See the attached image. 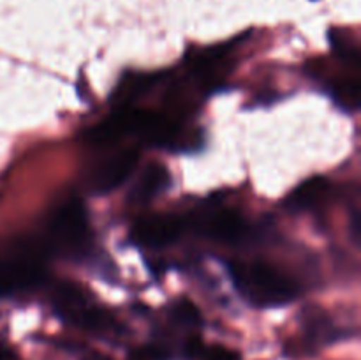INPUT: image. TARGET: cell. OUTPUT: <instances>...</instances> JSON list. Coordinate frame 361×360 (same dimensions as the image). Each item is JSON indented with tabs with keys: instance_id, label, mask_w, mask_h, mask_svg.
<instances>
[{
	"instance_id": "cell-4",
	"label": "cell",
	"mask_w": 361,
	"mask_h": 360,
	"mask_svg": "<svg viewBox=\"0 0 361 360\" xmlns=\"http://www.w3.org/2000/svg\"><path fill=\"white\" fill-rule=\"evenodd\" d=\"M44 279V263L39 251H18L0 258V299L34 288Z\"/></svg>"
},
{
	"instance_id": "cell-9",
	"label": "cell",
	"mask_w": 361,
	"mask_h": 360,
	"mask_svg": "<svg viewBox=\"0 0 361 360\" xmlns=\"http://www.w3.org/2000/svg\"><path fill=\"white\" fill-rule=\"evenodd\" d=\"M330 186L323 176H314L300 184L288 198V208L293 212L309 210L326 198Z\"/></svg>"
},
{
	"instance_id": "cell-5",
	"label": "cell",
	"mask_w": 361,
	"mask_h": 360,
	"mask_svg": "<svg viewBox=\"0 0 361 360\" xmlns=\"http://www.w3.org/2000/svg\"><path fill=\"white\" fill-rule=\"evenodd\" d=\"M187 222L173 214L145 215L134 224L133 236L137 244L152 249H159L180 239Z\"/></svg>"
},
{
	"instance_id": "cell-6",
	"label": "cell",
	"mask_w": 361,
	"mask_h": 360,
	"mask_svg": "<svg viewBox=\"0 0 361 360\" xmlns=\"http://www.w3.org/2000/svg\"><path fill=\"white\" fill-rule=\"evenodd\" d=\"M137 161H140V152L136 148H127V150L109 157L92 173V189L99 194L115 191L133 175Z\"/></svg>"
},
{
	"instance_id": "cell-8",
	"label": "cell",
	"mask_w": 361,
	"mask_h": 360,
	"mask_svg": "<svg viewBox=\"0 0 361 360\" xmlns=\"http://www.w3.org/2000/svg\"><path fill=\"white\" fill-rule=\"evenodd\" d=\"M169 182H171V175H169L168 168H164L162 164L148 166L143 169L136 186L130 191V201L137 205L150 203L162 191L168 189Z\"/></svg>"
},
{
	"instance_id": "cell-14",
	"label": "cell",
	"mask_w": 361,
	"mask_h": 360,
	"mask_svg": "<svg viewBox=\"0 0 361 360\" xmlns=\"http://www.w3.org/2000/svg\"><path fill=\"white\" fill-rule=\"evenodd\" d=\"M129 360H171L168 349L162 344H143L134 349L129 355Z\"/></svg>"
},
{
	"instance_id": "cell-11",
	"label": "cell",
	"mask_w": 361,
	"mask_h": 360,
	"mask_svg": "<svg viewBox=\"0 0 361 360\" xmlns=\"http://www.w3.org/2000/svg\"><path fill=\"white\" fill-rule=\"evenodd\" d=\"M331 97L341 108L355 112L360 106V85L356 80H342L331 87Z\"/></svg>"
},
{
	"instance_id": "cell-12",
	"label": "cell",
	"mask_w": 361,
	"mask_h": 360,
	"mask_svg": "<svg viewBox=\"0 0 361 360\" xmlns=\"http://www.w3.org/2000/svg\"><path fill=\"white\" fill-rule=\"evenodd\" d=\"M152 83H154L152 76H133L130 80H126L120 85L118 90L115 92V101L122 104V108H126L134 99L140 97Z\"/></svg>"
},
{
	"instance_id": "cell-2",
	"label": "cell",
	"mask_w": 361,
	"mask_h": 360,
	"mask_svg": "<svg viewBox=\"0 0 361 360\" xmlns=\"http://www.w3.org/2000/svg\"><path fill=\"white\" fill-rule=\"evenodd\" d=\"M53 309L67 323H73L83 330L109 332L115 328L111 314L92 306L80 286L74 282H60L53 293Z\"/></svg>"
},
{
	"instance_id": "cell-15",
	"label": "cell",
	"mask_w": 361,
	"mask_h": 360,
	"mask_svg": "<svg viewBox=\"0 0 361 360\" xmlns=\"http://www.w3.org/2000/svg\"><path fill=\"white\" fill-rule=\"evenodd\" d=\"M353 239L358 242L360 239V215L355 214V217H353Z\"/></svg>"
},
{
	"instance_id": "cell-7",
	"label": "cell",
	"mask_w": 361,
	"mask_h": 360,
	"mask_svg": "<svg viewBox=\"0 0 361 360\" xmlns=\"http://www.w3.org/2000/svg\"><path fill=\"white\" fill-rule=\"evenodd\" d=\"M196 229L204 236L221 242H236L245 232V222L236 212L228 208H217L210 214L196 219Z\"/></svg>"
},
{
	"instance_id": "cell-17",
	"label": "cell",
	"mask_w": 361,
	"mask_h": 360,
	"mask_svg": "<svg viewBox=\"0 0 361 360\" xmlns=\"http://www.w3.org/2000/svg\"><path fill=\"white\" fill-rule=\"evenodd\" d=\"M85 360H109V359H106L104 355H90V356H87Z\"/></svg>"
},
{
	"instance_id": "cell-16",
	"label": "cell",
	"mask_w": 361,
	"mask_h": 360,
	"mask_svg": "<svg viewBox=\"0 0 361 360\" xmlns=\"http://www.w3.org/2000/svg\"><path fill=\"white\" fill-rule=\"evenodd\" d=\"M0 360H16L14 359V353L11 349H7L6 346H0Z\"/></svg>"
},
{
	"instance_id": "cell-3",
	"label": "cell",
	"mask_w": 361,
	"mask_h": 360,
	"mask_svg": "<svg viewBox=\"0 0 361 360\" xmlns=\"http://www.w3.org/2000/svg\"><path fill=\"white\" fill-rule=\"evenodd\" d=\"M48 244L51 251L66 254H78L87 249L88 221L81 201H67L56 210L49 222Z\"/></svg>"
},
{
	"instance_id": "cell-13",
	"label": "cell",
	"mask_w": 361,
	"mask_h": 360,
	"mask_svg": "<svg viewBox=\"0 0 361 360\" xmlns=\"http://www.w3.org/2000/svg\"><path fill=\"white\" fill-rule=\"evenodd\" d=\"M173 320L187 328H196L201 325V314L197 307L189 300H178L171 309Z\"/></svg>"
},
{
	"instance_id": "cell-1",
	"label": "cell",
	"mask_w": 361,
	"mask_h": 360,
	"mask_svg": "<svg viewBox=\"0 0 361 360\" xmlns=\"http://www.w3.org/2000/svg\"><path fill=\"white\" fill-rule=\"evenodd\" d=\"M229 272L236 289L256 306H284L295 300L298 293L295 282L270 265L231 263Z\"/></svg>"
},
{
	"instance_id": "cell-10",
	"label": "cell",
	"mask_w": 361,
	"mask_h": 360,
	"mask_svg": "<svg viewBox=\"0 0 361 360\" xmlns=\"http://www.w3.org/2000/svg\"><path fill=\"white\" fill-rule=\"evenodd\" d=\"M183 353L189 360H240V355L226 346L203 344L197 337L187 339Z\"/></svg>"
}]
</instances>
